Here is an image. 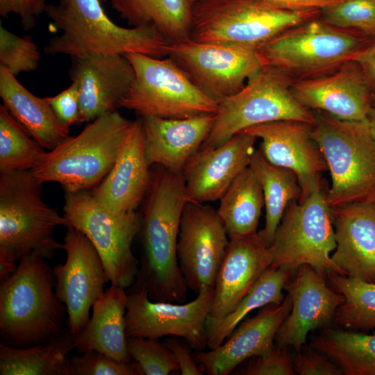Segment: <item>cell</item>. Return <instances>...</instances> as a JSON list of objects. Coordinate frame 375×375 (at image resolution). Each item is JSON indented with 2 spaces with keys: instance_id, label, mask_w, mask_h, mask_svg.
I'll list each match as a JSON object with an SVG mask.
<instances>
[{
  "instance_id": "6da1fadb",
  "label": "cell",
  "mask_w": 375,
  "mask_h": 375,
  "mask_svg": "<svg viewBox=\"0 0 375 375\" xmlns=\"http://www.w3.org/2000/svg\"><path fill=\"white\" fill-rule=\"evenodd\" d=\"M151 168V183L140 231L142 257L133 288H144L153 301L183 303L188 286L177 258V240L187 203L182 173L160 165Z\"/></svg>"
},
{
  "instance_id": "7a4b0ae2",
  "label": "cell",
  "mask_w": 375,
  "mask_h": 375,
  "mask_svg": "<svg viewBox=\"0 0 375 375\" xmlns=\"http://www.w3.org/2000/svg\"><path fill=\"white\" fill-rule=\"evenodd\" d=\"M101 0H57L45 13L60 30L44 47L49 55L83 57L92 54L138 53L155 58L168 56L171 43L149 26L125 28L106 15Z\"/></svg>"
},
{
  "instance_id": "3957f363",
  "label": "cell",
  "mask_w": 375,
  "mask_h": 375,
  "mask_svg": "<svg viewBox=\"0 0 375 375\" xmlns=\"http://www.w3.org/2000/svg\"><path fill=\"white\" fill-rule=\"evenodd\" d=\"M44 260L34 251L24 254L0 284V335L8 345L31 347L60 332L67 308L53 291V269Z\"/></svg>"
},
{
  "instance_id": "277c9868",
  "label": "cell",
  "mask_w": 375,
  "mask_h": 375,
  "mask_svg": "<svg viewBox=\"0 0 375 375\" xmlns=\"http://www.w3.org/2000/svg\"><path fill=\"white\" fill-rule=\"evenodd\" d=\"M133 122L117 111L99 116L46 152L33 175L42 183H58L65 192L91 190L113 167Z\"/></svg>"
},
{
  "instance_id": "5b68a950",
  "label": "cell",
  "mask_w": 375,
  "mask_h": 375,
  "mask_svg": "<svg viewBox=\"0 0 375 375\" xmlns=\"http://www.w3.org/2000/svg\"><path fill=\"white\" fill-rule=\"evenodd\" d=\"M312 135L331 176L327 199L331 208L375 204V140L367 121L338 119L312 110Z\"/></svg>"
},
{
  "instance_id": "8992f818",
  "label": "cell",
  "mask_w": 375,
  "mask_h": 375,
  "mask_svg": "<svg viewBox=\"0 0 375 375\" xmlns=\"http://www.w3.org/2000/svg\"><path fill=\"white\" fill-rule=\"evenodd\" d=\"M320 13L317 9L289 10L264 0H197L192 6L190 38L258 49Z\"/></svg>"
},
{
  "instance_id": "52a82bcc",
  "label": "cell",
  "mask_w": 375,
  "mask_h": 375,
  "mask_svg": "<svg viewBox=\"0 0 375 375\" xmlns=\"http://www.w3.org/2000/svg\"><path fill=\"white\" fill-rule=\"evenodd\" d=\"M42 185L31 170L0 174V247L17 260L32 251L49 260L63 249L53 234L67 220L43 201Z\"/></svg>"
},
{
  "instance_id": "ba28073f",
  "label": "cell",
  "mask_w": 375,
  "mask_h": 375,
  "mask_svg": "<svg viewBox=\"0 0 375 375\" xmlns=\"http://www.w3.org/2000/svg\"><path fill=\"white\" fill-rule=\"evenodd\" d=\"M293 81L276 67H262L242 90L219 102L212 128L199 149L217 147L243 130L264 123L292 119L312 124V111L291 92Z\"/></svg>"
},
{
  "instance_id": "9c48e42d",
  "label": "cell",
  "mask_w": 375,
  "mask_h": 375,
  "mask_svg": "<svg viewBox=\"0 0 375 375\" xmlns=\"http://www.w3.org/2000/svg\"><path fill=\"white\" fill-rule=\"evenodd\" d=\"M369 42L360 33L317 17L285 31L258 50L266 65L299 80L333 72L352 60Z\"/></svg>"
},
{
  "instance_id": "30bf717a",
  "label": "cell",
  "mask_w": 375,
  "mask_h": 375,
  "mask_svg": "<svg viewBox=\"0 0 375 375\" xmlns=\"http://www.w3.org/2000/svg\"><path fill=\"white\" fill-rule=\"evenodd\" d=\"M64 217L67 227L84 234L98 251L107 282L125 289L132 286L139 272V261L132 243L142 226L135 211L114 212L99 203L90 190L65 192Z\"/></svg>"
},
{
  "instance_id": "8fae6325",
  "label": "cell",
  "mask_w": 375,
  "mask_h": 375,
  "mask_svg": "<svg viewBox=\"0 0 375 375\" xmlns=\"http://www.w3.org/2000/svg\"><path fill=\"white\" fill-rule=\"evenodd\" d=\"M327 191L322 181L303 201L288 204L269 247L272 265L295 271L306 265L323 276L342 275L331 260L336 242Z\"/></svg>"
},
{
  "instance_id": "7c38bea8",
  "label": "cell",
  "mask_w": 375,
  "mask_h": 375,
  "mask_svg": "<svg viewBox=\"0 0 375 375\" xmlns=\"http://www.w3.org/2000/svg\"><path fill=\"white\" fill-rule=\"evenodd\" d=\"M124 56L134 69L135 79L121 108L140 117L184 119L217 113L219 102L198 88L170 56Z\"/></svg>"
},
{
  "instance_id": "4fadbf2b",
  "label": "cell",
  "mask_w": 375,
  "mask_h": 375,
  "mask_svg": "<svg viewBox=\"0 0 375 375\" xmlns=\"http://www.w3.org/2000/svg\"><path fill=\"white\" fill-rule=\"evenodd\" d=\"M168 56L198 88L217 102L239 92L267 65L258 49L190 38L171 43Z\"/></svg>"
},
{
  "instance_id": "5bb4252c",
  "label": "cell",
  "mask_w": 375,
  "mask_h": 375,
  "mask_svg": "<svg viewBox=\"0 0 375 375\" xmlns=\"http://www.w3.org/2000/svg\"><path fill=\"white\" fill-rule=\"evenodd\" d=\"M213 289L197 294L186 303L151 300L143 287L128 294L125 315L126 337L159 339L170 335L184 338L196 351L206 344V322Z\"/></svg>"
},
{
  "instance_id": "9a60e30c",
  "label": "cell",
  "mask_w": 375,
  "mask_h": 375,
  "mask_svg": "<svg viewBox=\"0 0 375 375\" xmlns=\"http://www.w3.org/2000/svg\"><path fill=\"white\" fill-rule=\"evenodd\" d=\"M63 249L64 264L53 268L55 294L67 308L68 330L74 338L90 320V310L107 283L102 260L90 240L67 227Z\"/></svg>"
},
{
  "instance_id": "2e32d148",
  "label": "cell",
  "mask_w": 375,
  "mask_h": 375,
  "mask_svg": "<svg viewBox=\"0 0 375 375\" xmlns=\"http://www.w3.org/2000/svg\"><path fill=\"white\" fill-rule=\"evenodd\" d=\"M228 238L217 210L187 201L180 222L176 251L188 288L197 294L213 289Z\"/></svg>"
},
{
  "instance_id": "e0dca14e",
  "label": "cell",
  "mask_w": 375,
  "mask_h": 375,
  "mask_svg": "<svg viewBox=\"0 0 375 375\" xmlns=\"http://www.w3.org/2000/svg\"><path fill=\"white\" fill-rule=\"evenodd\" d=\"M240 133L261 139L260 151L270 163L288 169L297 176L303 201L323 181L328 170L312 135V124L298 120H278L247 128Z\"/></svg>"
},
{
  "instance_id": "ac0fdd59",
  "label": "cell",
  "mask_w": 375,
  "mask_h": 375,
  "mask_svg": "<svg viewBox=\"0 0 375 375\" xmlns=\"http://www.w3.org/2000/svg\"><path fill=\"white\" fill-rule=\"evenodd\" d=\"M296 100L310 110H322L347 121H367L374 107L372 91L359 66L350 60L333 72L294 80Z\"/></svg>"
},
{
  "instance_id": "d6986e66",
  "label": "cell",
  "mask_w": 375,
  "mask_h": 375,
  "mask_svg": "<svg viewBox=\"0 0 375 375\" xmlns=\"http://www.w3.org/2000/svg\"><path fill=\"white\" fill-rule=\"evenodd\" d=\"M284 290L292 299V308L275 338L277 346L292 347L299 352L309 332L333 322L342 294L327 286L323 275L309 265L297 268Z\"/></svg>"
},
{
  "instance_id": "ffe728a7",
  "label": "cell",
  "mask_w": 375,
  "mask_h": 375,
  "mask_svg": "<svg viewBox=\"0 0 375 375\" xmlns=\"http://www.w3.org/2000/svg\"><path fill=\"white\" fill-rule=\"evenodd\" d=\"M69 76L79 88V124L117 111L135 72L124 55L92 54L71 57Z\"/></svg>"
},
{
  "instance_id": "44dd1931",
  "label": "cell",
  "mask_w": 375,
  "mask_h": 375,
  "mask_svg": "<svg viewBox=\"0 0 375 375\" xmlns=\"http://www.w3.org/2000/svg\"><path fill=\"white\" fill-rule=\"evenodd\" d=\"M292 306L288 294L281 304H268L253 317L242 320L219 346L197 351L194 357L202 372L228 375L247 359L269 352Z\"/></svg>"
},
{
  "instance_id": "7402d4cb",
  "label": "cell",
  "mask_w": 375,
  "mask_h": 375,
  "mask_svg": "<svg viewBox=\"0 0 375 375\" xmlns=\"http://www.w3.org/2000/svg\"><path fill=\"white\" fill-rule=\"evenodd\" d=\"M256 140L239 133L217 147L198 150L182 172L188 201L203 203L220 199L249 166Z\"/></svg>"
},
{
  "instance_id": "603a6c76",
  "label": "cell",
  "mask_w": 375,
  "mask_h": 375,
  "mask_svg": "<svg viewBox=\"0 0 375 375\" xmlns=\"http://www.w3.org/2000/svg\"><path fill=\"white\" fill-rule=\"evenodd\" d=\"M272 262L269 247L258 232L229 239L217 272L208 317H222L232 310Z\"/></svg>"
},
{
  "instance_id": "cb8c5ba5",
  "label": "cell",
  "mask_w": 375,
  "mask_h": 375,
  "mask_svg": "<svg viewBox=\"0 0 375 375\" xmlns=\"http://www.w3.org/2000/svg\"><path fill=\"white\" fill-rule=\"evenodd\" d=\"M336 247L331 260L342 275L375 283V204L331 208Z\"/></svg>"
},
{
  "instance_id": "d4e9b609",
  "label": "cell",
  "mask_w": 375,
  "mask_h": 375,
  "mask_svg": "<svg viewBox=\"0 0 375 375\" xmlns=\"http://www.w3.org/2000/svg\"><path fill=\"white\" fill-rule=\"evenodd\" d=\"M151 178V167L145 156L142 120L139 117L133 121L113 167L90 192L112 211H135L147 194Z\"/></svg>"
},
{
  "instance_id": "484cf974",
  "label": "cell",
  "mask_w": 375,
  "mask_h": 375,
  "mask_svg": "<svg viewBox=\"0 0 375 375\" xmlns=\"http://www.w3.org/2000/svg\"><path fill=\"white\" fill-rule=\"evenodd\" d=\"M215 117L216 114L184 119L141 117L148 165H157L171 172L182 173L189 159L208 136Z\"/></svg>"
},
{
  "instance_id": "4316f807",
  "label": "cell",
  "mask_w": 375,
  "mask_h": 375,
  "mask_svg": "<svg viewBox=\"0 0 375 375\" xmlns=\"http://www.w3.org/2000/svg\"><path fill=\"white\" fill-rule=\"evenodd\" d=\"M127 298L125 288L111 285L95 300L88 323L74 338L79 353L97 351L117 362H132L126 335Z\"/></svg>"
},
{
  "instance_id": "83f0119b",
  "label": "cell",
  "mask_w": 375,
  "mask_h": 375,
  "mask_svg": "<svg viewBox=\"0 0 375 375\" xmlns=\"http://www.w3.org/2000/svg\"><path fill=\"white\" fill-rule=\"evenodd\" d=\"M0 96L12 116L44 149L53 150L69 137V128L58 120L48 97L35 96L1 65Z\"/></svg>"
},
{
  "instance_id": "f1b7e54d",
  "label": "cell",
  "mask_w": 375,
  "mask_h": 375,
  "mask_svg": "<svg viewBox=\"0 0 375 375\" xmlns=\"http://www.w3.org/2000/svg\"><path fill=\"white\" fill-rule=\"evenodd\" d=\"M69 330L27 347L0 344V375H69L68 353L74 349Z\"/></svg>"
},
{
  "instance_id": "f546056e",
  "label": "cell",
  "mask_w": 375,
  "mask_h": 375,
  "mask_svg": "<svg viewBox=\"0 0 375 375\" xmlns=\"http://www.w3.org/2000/svg\"><path fill=\"white\" fill-rule=\"evenodd\" d=\"M132 26L155 27L170 43L190 38L193 0H108Z\"/></svg>"
},
{
  "instance_id": "4dcf8cb0",
  "label": "cell",
  "mask_w": 375,
  "mask_h": 375,
  "mask_svg": "<svg viewBox=\"0 0 375 375\" xmlns=\"http://www.w3.org/2000/svg\"><path fill=\"white\" fill-rule=\"evenodd\" d=\"M295 271L271 265L260 276L251 290L224 316L208 317L206 344L209 349L222 344L251 311L268 304H281L283 290Z\"/></svg>"
},
{
  "instance_id": "1f68e13d",
  "label": "cell",
  "mask_w": 375,
  "mask_h": 375,
  "mask_svg": "<svg viewBox=\"0 0 375 375\" xmlns=\"http://www.w3.org/2000/svg\"><path fill=\"white\" fill-rule=\"evenodd\" d=\"M219 200L217 213L228 239L258 232L265 201L261 185L249 167L238 176Z\"/></svg>"
},
{
  "instance_id": "d6a6232c",
  "label": "cell",
  "mask_w": 375,
  "mask_h": 375,
  "mask_svg": "<svg viewBox=\"0 0 375 375\" xmlns=\"http://www.w3.org/2000/svg\"><path fill=\"white\" fill-rule=\"evenodd\" d=\"M249 167L262 190L265 223L258 233L269 247L288 204L292 200L299 201L301 188L292 171L270 163L260 149L253 152Z\"/></svg>"
},
{
  "instance_id": "836d02e7",
  "label": "cell",
  "mask_w": 375,
  "mask_h": 375,
  "mask_svg": "<svg viewBox=\"0 0 375 375\" xmlns=\"http://www.w3.org/2000/svg\"><path fill=\"white\" fill-rule=\"evenodd\" d=\"M312 348L325 355L345 375H375V333L327 328L311 338Z\"/></svg>"
},
{
  "instance_id": "e575fe53",
  "label": "cell",
  "mask_w": 375,
  "mask_h": 375,
  "mask_svg": "<svg viewBox=\"0 0 375 375\" xmlns=\"http://www.w3.org/2000/svg\"><path fill=\"white\" fill-rule=\"evenodd\" d=\"M337 292L344 297L333 323L350 331L375 328V283L339 274L330 275Z\"/></svg>"
},
{
  "instance_id": "d590c367",
  "label": "cell",
  "mask_w": 375,
  "mask_h": 375,
  "mask_svg": "<svg viewBox=\"0 0 375 375\" xmlns=\"http://www.w3.org/2000/svg\"><path fill=\"white\" fill-rule=\"evenodd\" d=\"M37 142L12 116L4 105L0 106V174L32 170L45 154Z\"/></svg>"
},
{
  "instance_id": "8d00e7d4",
  "label": "cell",
  "mask_w": 375,
  "mask_h": 375,
  "mask_svg": "<svg viewBox=\"0 0 375 375\" xmlns=\"http://www.w3.org/2000/svg\"><path fill=\"white\" fill-rule=\"evenodd\" d=\"M326 23L366 38L375 37V0H342L321 10Z\"/></svg>"
},
{
  "instance_id": "74e56055",
  "label": "cell",
  "mask_w": 375,
  "mask_h": 375,
  "mask_svg": "<svg viewBox=\"0 0 375 375\" xmlns=\"http://www.w3.org/2000/svg\"><path fill=\"white\" fill-rule=\"evenodd\" d=\"M127 347L132 360L138 363L143 375H168L179 372L172 351L158 339L128 337Z\"/></svg>"
},
{
  "instance_id": "f35d334b",
  "label": "cell",
  "mask_w": 375,
  "mask_h": 375,
  "mask_svg": "<svg viewBox=\"0 0 375 375\" xmlns=\"http://www.w3.org/2000/svg\"><path fill=\"white\" fill-rule=\"evenodd\" d=\"M40 59L38 46L33 37L18 36L0 25V65L15 76L38 69Z\"/></svg>"
},
{
  "instance_id": "ab89813d",
  "label": "cell",
  "mask_w": 375,
  "mask_h": 375,
  "mask_svg": "<svg viewBox=\"0 0 375 375\" xmlns=\"http://www.w3.org/2000/svg\"><path fill=\"white\" fill-rule=\"evenodd\" d=\"M69 375H143L135 361L117 362L104 353L91 351L69 360Z\"/></svg>"
},
{
  "instance_id": "60d3db41",
  "label": "cell",
  "mask_w": 375,
  "mask_h": 375,
  "mask_svg": "<svg viewBox=\"0 0 375 375\" xmlns=\"http://www.w3.org/2000/svg\"><path fill=\"white\" fill-rule=\"evenodd\" d=\"M242 375H294L292 360L287 347L274 346L267 353L253 357L246 367L240 371Z\"/></svg>"
},
{
  "instance_id": "b9f144b4",
  "label": "cell",
  "mask_w": 375,
  "mask_h": 375,
  "mask_svg": "<svg viewBox=\"0 0 375 375\" xmlns=\"http://www.w3.org/2000/svg\"><path fill=\"white\" fill-rule=\"evenodd\" d=\"M79 88L76 82L53 97H48L49 104L56 116L67 128L78 124Z\"/></svg>"
},
{
  "instance_id": "7bdbcfd3",
  "label": "cell",
  "mask_w": 375,
  "mask_h": 375,
  "mask_svg": "<svg viewBox=\"0 0 375 375\" xmlns=\"http://www.w3.org/2000/svg\"><path fill=\"white\" fill-rule=\"evenodd\" d=\"M296 374L300 375H341V369L325 355L317 351L299 353L292 360Z\"/></svg>"
},
{
  "instance_id": "ee69618b",
  "label": "cell",
  "mask_w": 375,
  "mask_h": 375,
  "mask_svg": "<svg viewBox=\"0 0 375 375\" xmlns=\"http://www.w3.org/2000/svg\"><path fill=\"white\" fill-rule=\"evenodd\" d=\"M47 0H0V15L7 17L11 12L19 15L24 30L32 29L36 22V17L45 12L47 8Z\"/></svg>"
},
{
  "instance_id": "f6af8a7d",
  "label": "cell",
  "mask_w": 375,
  "mask_h": 375,
  "mask_svg": "<svg viewBox=\"0 0 375 375\" xmlns=\"http://www.w3.org/2000/svg\"><path fill=\"white\" fill-rule=\"evenodd\" d=\"M164 342L172 351L182 375H202L203 373L197 363L190 349L176 338H167Z\"/></svg>"
},
{
  "instance_id": "bcb514c9",
  "label": "cell",
  "mask_w": 375,
  "mask_h": 375,
  "mask_svg": "<svg viewBox=\"0 0 375 375\" xmlns=\"http://www.w3.org/2000/svg\"><path fill=\"white\" fill-rule=\"evenodd\" d=\"M352 61L359 66L372 93L375 92V39L362 48Z\"/></svg>"
},
{
  "instance_id": "7dc6e473",
  "label": "cell",
  "mask_w": 375,
  "mask_h": 375,
  "mask_svg": "<svg viewBox=\"0 0 375 375\" xmlns=\"http://www.w3.org/2000/svg\"><path fill=\"white\" fill-rule=\"evenodd\" d=\"M194 2L197 0H193ZM276 6L289 10H322L334 5L342 0H264Z\"/></svg>"
},
{
  "instance_id": "c3c4849f",
  "label": "cell",
  "mask_w": 375,
  "mask_h": 375,
  "mask_svg": "<svg viewBox=\"0 0 375 375\" xmlns=\"http://www.w3.org/2000/svg\"><path fill=\"white\" fill-rule=\"evenodd\" d=\"M17 260L12 251L0 247V283L8 280L16 272L18 267Z\"/></svg>"
},
{
  "instance_id": "681fc988",
  "label": "cell",
  "mask_w": 375,
  "mask_h": 375,
  "mask_svg": "<svg viewBox=\"0 0 375 375\" xmlns=\"http://www.w3.org/2000/svg\"><path fill=\"white\" fill-rule=\"evenodd\" d=\"M367 122L372 135L375 140V107H373L369 112Z\"/></svg>"
},
{
  "instance_id": "f907efd6",
  "label": "cell",
  "mask_w": 375,
  "mask_h": 375,
  "mask_svg": "<svg viewBox=\"0 0 375 375\" xmlns=\"http://www.w3.org/2000/svg\"><path fill=\"white\" fill-rule=\"evenodd\" d=\"M372 101H373V106L375 107V92L372 94Z\"/></svg>"
},
{
  "instance_id": "816d5d0a",
  "label": "cell",
  "mask_w": 375,
  "mask_h": 375,
  "mask_svg": "<svg viewBox=\"0 0 375 375\" xmlns=\"http://www.w3.org/2000/svg\"><path fill=\"white\" fill-rule=\"evenodd\" d=\"M107 1H108V0H101V2H106Z\"/></svg>"
}]
</instances>
